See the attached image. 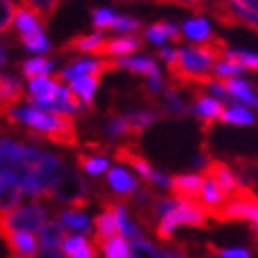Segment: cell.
I'll list each match as a JSON object with an SVG mask.
<instances>
[{
	"label": "cell",
	"mask_w": 258,
	"mask_h": 258,
	"mask_svg": "<svg viewBox=\"0 0 258 258\" xmlns=\"http://www.w3.org/2000/svg\"><path fill=\"white\" fill-rule=\"evenodd\" d=\"M3 121L9 125H21L30 129V136L34 140H45L59 146H77L79 144V134L77 125H74V116L59 114V112H49L36 108L32 104L26 106H15L11 108Z\"/></svg>",
	"instance_id": "6da1fadb"
},
{
	"label": "cell",
	"mask_w": 258,
	"mask_h": 258,
	"mask_svg": "<svg viewBox=\"0 0 258 258\" xmlns=\"http://www.w3.org/2000/svg\"><path fill=\"white\" fill-rule=\"evenodd\" d=\"M224 51H227V45L218 36L203 45L182 47L178 49L176 61L167 66V70L178 85H203L206 87V83L212 79V66L222 59Z\"/></svg>",
	"instance_id": "7a4b0ae2"
},
{
	"label": "cell",
	"mask_w": 258,
	"mask_h": 258,
	"mask_svg": "<svg viewBox=\"0 0 258 258\" xmlns=\"http://www.w3.org/2000/svg\"><path fill=\"white\" fill-rule=\"evenodd\" d=\"M49 201L59 203L61 208L70 210H85L89 206V186L85 178L74 167L66 165V169L59 174L55 184L49 190Z\"/></svg>",
	"instance_id": "3957f363"
},
{
	"label": "cell",
	"mask_w": 258,
	"mask_h": 258,
	"mask_svg": "<svg viewBox=\"0 0 258 258\" xmlns=\"http://www.w3.org/2000/svg\"><path fill=\"white\" fill-rule=\"evenodd\" d=\"M47 222V208L40 201H32L28 206H19L13 212L0 216V237L5 233H38Z\"/></svg>",
	"instance_id": "277c9868"
},
{
	"label": "cell",
	"mask_w": 258,
	"mask_h": 258,
	"mask_svg": "<svg viewBox=\"0 0 258 258\" xmlns=\"http://www.w3.org/2000/svg\"><path fill=\"white\" fill-rule=\"evenodd\" d=\"M112 70H119V66H116V57H87V59H77L68 63L66 68H63L57 79L59 81H74L79 77H100L106 72H112Z\"/></svg>",
	"instance_id": "5b68a950"
},
{
	"label": "cell",
	"mask_w": 258,
	"mask_h": 258,
	"mask_svg": "<svg viewBox=\"0 0 258 258\" xmlns=\"http://www.w3.org/2000/svg\"><path fill=\"white\" fill-rule=\"evenodd\" d=\"M201 176H206L208 180H212L224 195H233L235 190L239 188L241 180L235 171L224 163V161H218V159H208L206 163L201 167Z\"/></svg>",
	"instance_id": "8992f818"
},
{
	"label": "cell",
	"mask_w": 258,
	"mask_h": 258,
	"mask_svg": "<svg viewBox=\"0 0 258 258\" xmlns=\"http://www.w3.org/2000/svg\"><path fill=\"white\" fill-rule=\"evenodd\" d=\"M114 159L119 161V163H125L132 167L136 174L142 178V182H146V184L153 186V180H155V171L153 165L148 163V159L140 153V150L134 146V144H121L114 148Z\"/></svg>",
	"instance_id": "52a82bcc"
},
{
	"label": "cell",
	"mask_w": 258,
	"mask_h": 258,
	"mask_svg": "<svg viewBox=\"0 0 258 258\" xmlns=\"http://www.w3.org/2000/svg\"><path fill=\"white\" fill-rule=\"evenodd\" d=\"M190 98H192V112L203 121V127H212L220 119V114L224 110V106L220 100L212 98L210 93H203L197 87H190Z\"/></svg>",
	"instance_id": "ba28073f"
},
{
	"label": "cell",
	"mask_w": 258,
	"mask_h": 258,
	"mask_svg": "<svg viewBox=\"0 0 258 258\" xmlns=\"http://www.w3.org/2000/svg\"><path fill=\"white\" fill-rule=\"evenodd\" d=\"M203 178L201 174H178L169 178V190L171 197L176 199H190V201H199L201 197V188H203Z\"/></svg>",
	"instance_id": "9c48e42d"
},
{
	"label": "cell",
	"mask_w": 258,
	"mask_h": 258,
	"mask_svg": "<svg viewBox=\"0 0 258 258\" xmlns=\"http://www.w3.org/2000/svg\"><path fill=\"white\" fill-rule=\"evenodd\" d=\"M142 47V38L136 34H123L116 38H104L98 57H127Z\"/></svg>",
	"instance_id": "30bf717a"
},
{
	"label": "cell",
	"mask_w": 258,
	"mask_h": 258,
	"mask_svg": "<svg viewBox=\"0 0 258 258\" xmlns=\"http://www.w3.org/2000/svg\"><path fill=\"white\" fill-rule=\"evenodd\" d=\"M61 87V81L57 77H36L28 83V95L32 104H49L55 100V95Z\"/></svg>",
	"instance_id": "8fae6325"
},
{
	"label": "cell",
	"mask_w": 258,
	"mask_h": 258,
	"mask_svg": "<svg viewBox=\"0 0 258 258\" xmlns=\"http://www.w3.org/2000/svg\"><path fill=\"white\" fill-rule=\"evenodd\" d=\"M108 186L114 192L112 197L127 203L138 190V180L123 167H108Z\"/></svg>",
	"instance_id": "7c38bea8"
},
{
	"label": "cell",
	"mask_w": 258,
	"mask_h": 258,
	"mask_svg": "<svg viewBox=\"0 0 258 258\" xmlns=\"http://www.w3.org/2000/svg\"><path fill=\"white\" fill-rule=\"evenodd\" d=\"M24 100H26V91H24L21 81L11 77V74H0V102H3V114H0V119L11 108L19 106Z\"/></svg>",
	"instance_id": "4fadbf2b"
},
{
	"label": "cell",
	"mask_w": 258,
	"mask_h": 258,
	"mask_svg": "<svg viewBox=\"0 0 258 258\" xmlns=\"http://www.w3.org/2000/svg\"><path fill=\"white\" fill-rule=\"evenodd\" d=\"M13 258H34L38 250V241L32 233H5L3 237Z\"/></svg>",
	"instance_id": "5bb4252c"
},
{
	"label": "cell",
	"mask_w": 258,
	"mask_h": 258,
	"mask_svg": "<svg viewBox=\"0 0 258 258\" xmlns=\"http://www.w3.org/2000/svg\"><path fill=\"white\" fill-rule=\"evenodd\" d=\"M220 83H222L224 91H227L235 102H239V104H243V106H252V108H258V91L254 89L252 83L243 81V79H239V77H235V79H224V81H220Z\"/></svg>",
	"instance_id": "9a60e30c"
},
{
	"label": "cell",
	"mask_w": 258,
	"mask_h": 258,
	"mask_svg": "<svg viewBox=\"0 0 258 258\" xmlns=\"http://www.w3.org/2000/svg\"><path fill=\"white\" fill-rule=\"evenodd\" d=\"M57 220H59L66 229L74 231V235H85V237H87V235L93 231V227H91V218H89L83 210L59 208V212H57Z\"/></svg>",
	"instance_id": "2e32d148"
},
{
	"label": "cell",
	"mask_w": 258,
	"mask_h": 258,
	"mask_svg": "<svg viewBox=\"0 0 258 258\" xmlns=\"http://www.w3.org/2000/svg\"><path fill=\"white\" fill-rule=\"evenodd\" d=\"M59 248L66 258H98V248L85 235H68Z\"/></svg>",
	"instance_id": "e0dca14e"
},
{
	"label": "cell",
	"mask_w": 258,
	"mask_h": 258,
	"mask_svg": "<svg viewBox=\"0 0 258 258\" xmlns=\"http://www.w3.org/2000/svg\"><path fill=\"white\" fill-rule=\"evenodd\" d=\"M104 34L102 32H93V34H81L70 38L66 45L61 47V53H91V55H98V51L104 42Z\"/></svg>",
	"instance_id": "ac0fdd59"
},
{
	"label": "cell",
	"mask_w": 258,
	"mask_h": 258,
	"mask_svg": "<svg viewBox=\"0 0 258 258\" xmlns=\"http://www.w3.org/2000/svg\"><path fill=\"white\" fill-rule=\"evenodd\" d=\"M116 66L129 70L134 74H142V77L148 79H155L161 77V70H159V63L150 57H142V55H136V57H116Z\"/></svg>",
	"instance_id": "d6986e66"
},
{
	"label": "cell",
	"mask_w": 258,
	"mask_h": 258,
	"mask_svg": "<svg viewBox=\"0 0 258 258\" xmlns=\"http://www.w3.org/2000/svg\"><path fill=\"white\" fill-rule=\"evenodd\" d=\"M68 235H70L68 229L63 227V224H61L57 218L47 220V222L40 227V231H38L40 248H59Z\"/></svg>",
	"instance_id": "ffe728a7"
},
{
	"label": "cell",
	"mask_w": 258,
	"mask_h": 258,
	"mask_svg": "<svg viewBox=\"0 0 258 258\" xmlns=\"http://www.w3.org/2000/svg\"><path fill=\"white\" fill-rule=\"evenodd\" d=\"M144 36L148 42H153V45H165L167 40H182V32L178 30L176 24H171V21H159V24H153V26H148L146 32H144Z\"/></svg>",
	"instance_id": "44dd1931"
},
{
	"label": "cell",
	"mask_w": 258,
	"mask_h": 258,
	"mask_svg": "<svg viewBox=\"0 0 258 258\" xmlns=\"http://www.w3.org/2000/svg\"><path fill=\"white\" fill-rule=\"evenodd\" d=\"M182 36H186L188 40L197 42V45H203V42H210V40L216 38L214 32H212L210 21L206 17H201V15L184 21V26H182Z\"/></svg>",
	"instance_id": "7402d4cb"
},
{
	"label": "cell",
	"mask_w": 258,
	"mask_h": 258,
	"mask_svg": "<svg viewBox=\"0 0 258 258\" xmlns=\"http://www.w3.org/2000/svg\"><path fill=\"white\" fill-rule=\"evenodd\" d=\"M21 199H24L21 188L11 178L0 176V216H5V214L19 208Z\"/></svg>",
	"instance_id": "603a6c76"
},
{
	"label": "cell",
	"mask_w": 258,
	"mask_h": 258,
	"mask_svg": "<svg viewBox=\"0 0 258 258\" xmlns=\"http://www.w3.org/2000/svg\"><path fill=\"white\" fill-rule=\"evenodd\" d=\"M98 85H100V77H79L70 81V89L81 100L85 108H93V95H95Z\"/></svg>",
	"instance_id": "cb8c5ba5"
},
{
	"label": "cell",
	"mask_w": 258,
	"mask_h": 258,
	"mask_svg": "<svg viewBox=\"0 0 258 258\" xmlns=\"http://www.w3.org/2000/svg\"><path fill=\"white\" fill-rule=\"evenodd\" d=\"M13 24H15V30L21 34H30V32H38L42 30V21L36 17V13L32 9H28L26 5L21 7H15V17H13Z\"/></svg>",
	"instance_id": "d4e9b609"
},
{
	"label": "cell",
	"mask_w": 258,
	"mask_h": 258,
	"mask_svg": "<svg viewBox=\"0 0 258 258\" xmlns=\"http://www.w3.org/2000/svg\"><path fill=\"white\" fill-rule=\"evenodd\" d=\"M77 167L83 169L89 176H100L104 171H108L110 163L104 155H93V153H79L77 155Z\"/></svg>",
	"instance_id": "484cf974"
},
{
	"label": "cell",
	"mask_w": 258,
	"mask_h": 258,
	"mask_svg": "<svg viewBox=\"0 0 258 258\" xmlns=\"http://www.w3.org/2000/svg\"><path fill=\"white\" fill-rule=\"evenodd\" d=\"M53 66H55V63H53L51 59L38 55V57H30L26 61H21L19 63V72L24 74L28 81H32L36 77H47V74L53 70Z\"/></svg>",
	"instance_id": "4316f807"
},
{
	"label": "cell",
	"mask_w": 258,
	"mask_h": 258,
	"mask_svg": "<svg viewBox=\"0 0 258 258\" xmlns=\"http://www.w3.org/2000/svg\"><path fill=\"white\" fill-rule=\"evenodd\" d=\"M125 119H127L129 127H132L134 138L138 140L140 136H142V132H144L146 127H150L153 123H157L161 119V114L155 112V110H136V112L125 114Z\"/></svg>",
	"instance_id": "83f0119b"
},
{
	"label": "cell",
	"mask_w": 258,
	"mask_h": 258,
	"mask_svg": "<svg viewBox=\"0 0 258 258\" xmlns=\"http://www.w3.org/2000/svg\"><path fill=\"white\" fill-rule=\"evenodd\" d=\"M218 121L231 123V125H252L256 121V116L248 108H245L243 104H235V106H231L229 110H222Z\"/></svg>",
	"instance_id": "f1b7e54d"
},
{
	"label": "cell",
	"mask_w": 258,
	"mask_h": 258,
	"mask_svg": "<svg viewBox=\"0 0 258 258\" xmlns=\"http://www.w3.org/2000/svg\"><path fill=\"white\" fill-rule=\"evenodd\" d=\"M106 134H108L110 138L114 140H123V138H134V132H132V127H129L127 119H125V114H110L108 116V121H106Z\"/></svg>",
	"instance_id": "f546056e"
},
{
	"label": "cell",
	"mask_w": 258,
	"mask_h": 258,
	"mask_svg": "<svg viewBox=\"0 0 258 258\" xmlns=\"http://www.w3.org/2000/svg\"><path fill=\"white\" fill-rule=\"evenodd\" d=\"M222 59H229L233 63H237L241 70H254V72H258V55H256V53L227 49V51H224V55H222Z\"/></svg>",
	"instance_id": "4dcf8cb0"
},
{
	"label": "cell",
	"mask_w": 258,
	"mask_h": 258,
	"mask_svg": "<svg viewBox=\"0 0 258 258\" xmlns=\"http://www.w3.org/2000/svg\"><path fill=\"white\" fill-rule=\"evenodd\" d=\"M19 40H21V45H24L28 51H32V53H47L51 49V42L47 40V36H45V32L42 30L30 32V34H21Z\"/></svg>",
	"instance_id": "1f68e13d"
},
{
	"label": "cell",
	"mask_w": 258,
	"mask_h": 258,
	"mask_svg": "<svg viewBox=\"0 0 258 258\" xmlns=\"http://www.w3.org/2000/svg\"><path fill=\"white\" fill-rule=\"evenodd\" d=\"M163 95H165V110L169 112V114H176V116H182V114H186L190 108L188 106L182 102V98H180V93H178V85L174 87V85H169V87L163 91Z\"/></svg>",
	"instance_id": "d6a6232c"
},
{
	"label": "cell",
	"mask_w": 258,
	"mask_h": 258,
	"mask_svg": "<svg viewBox=\"0 0 258 258\" xmlns=\"http://www.w3.org/2000/svg\"><path fill=\"white\" fill-rule=\"evenodd\" d=\"M127 258H161V250H157L153 243L144 237L134 239L129 243V256Z\"/></svg>",
	"instance_id": "836d02e7"
},
{
	"label": "cell",
	"mask_w": 258,
	"mask_h": 258,
	"mask_svg": "<svg viewBox=\"0 0 258 258\" xmlns=\"http://www.w3.org/2000/svg\"><path fill=\"white\" fill-rule=\"evenodd\" d=\"M63 3V0H32L28 5V9H32L36 13V17L45 24V21L51 19V15L57 11V7Z\"/></svg>",
	"instance_id": "e575fe53"
},
{
	"label": "cell",
	"mask_w": 258,
	"mask_h": 258,
	"mask_svg": "<svg viewBox=\"0 0 258 258\" xmlns=\"http://www.w3.org/2000/svg\"><path fill=\"white\" fill-rule=\"evenodd\" d=\"M206 254L212 258H252L243 248H220L216 243H206Z\"/></svg>",
	"instance_id": "d590c367"
},
{
	"label": "cell",
	"mask_w": 258,
	"mask_h": 258,
	"mask_svg": "<svg viewBox=\"0 0 258 258\" xmlns=\"http://www.w3.org/2000/svg\"><path fill=\"white\" fill-rule=\"evenodd\" d=\"M212 72H214V79L224 81V79H235V77H239L243 70L237 66V63H233V61H229V59H218V61L212 66Z\"/></svg>",
	"instance_id": "8d00e7d4"
},
{
	"label": "cell",
	"mask_w": 258,
	"mask_h": 258,
	"mask_svg": "<svg viewBox=\"0 0 258 258\" xmlns=\"http://www.w3.org/2000/svg\"><path fill=\"white\" fill-rule=\"evenodd\" d=\"M116 19V13L112 9H106V7H100V9H93V26L98 32L102 30H110L112 24Z\"/></svg>",
	"instance_id": "74e56055"
},
{
	"label": "cell",
	"mask_w": 258,
	"mask_h": 258,
	"mask_svg": "<svg viewBox=\"0 0 258 258\" xmlns=\"http://www.w3.org/2000/svg\"><path fill=\"white\" fill-rule=\"evenodd\" d=\"M142 28V24H140V19L136 17H129V15H116L114 24L110 30L114 32H121V34H136V32Z\"/></svg>",
	"instance_id": "f35d334b"
},
{
	"label": "cell",
	"mask_w": 258,
	"mask_h": 258,
	"mask_svg": "<svg viewBox=\"0 0 258 258\" xmlns=\"http://www.w3.org/2000/svg\"><path fill=\"white\" fill-rule=\"evenodd\" d=\"M15 17V5L11 0H0V36L7 34L9 28L13 26Z\"/></svg>",
	"instance_id": "ab89813d"
},
{
	"label": "cell",
	"mask_w": 258,
	"mask_h": 258,
	"mask_svg": "<svg viewBox=\"0 0 258 258\" xmlns=\"http://www.w3.org/2000/svg\"><path fill=\"white\" fill-rule=\"evenodd\" d=\"M159 3H174L186 9H195V11H203L206 9V0H159Z\"/></svg>",
	"instance_id": "60d3db41"
},
{
	"label": "cell",
	"mask_w": 258,
	"mask_h": 258,
	"mask_svg": "<svg viewBox=\"0 0 258 258\" xmlns=\"http://www.w3.org/2000/svg\"><path fill=\"white\" fill-rule=\"evenodd\" d=\"M146 93L148 95H159L161 91H163V81H161V77H155V79H148V83H146Z\"/></svg>",
	"instance_id": "b9f144b4"
},
{
	"label": "cell",
	"mask_w": 258,
	"mask_h": 258,
	"mask_svg": "<svg viewBox=\"0 0 258 258\" xmlns=\"http://www.w3.org/2000/svg\"><path fill=\"white\" fill-rule=\"evenodd\" d=\"M229 3L237 5V7H243V9H248V11H252V13L258 15V0H229Z\"/></svg>",
	"instance_id": "7bdbcfd3"
},
{
	"label": "cell",
	"mask_w": 258,
	"mask_h": 258,
	"mask_svg": "<svg viewBox=\"0 0 258 258\" xmlns=\"http://www.w3.org/2000/svg\"><path fill=\"white\" fill-rule=\"evenodd\" d=\"M7 66V47L0 45V68Z\"/></svg>",
	"instance_id": "ee69618b"
},
{
	"label": "cell",
	"mask_w": 258,
	"mask_h": 258,
	"mask_svg": "<svg viewBox=\"0 0 258 258\" xmlns=\"http://www.w3.org/2000/svg\"><path fill=\"white\" fill-rule=\"evenodd\" d=\"M21 3H24V5H26V7H28V5H30V3H32V0H21Z\"/></svg>",
	"instance_id": "f6af8a7d"
},
{
	"label": "cell",
	"mask_w": 258,
	"mask_h": 258,
	"mask_svg": "<svg viewBox=\"0 0 258 258\" xmlns=\"http://www.w3.org/2000/svg\"><path fill=\"white\" fill-rule=\"evenodd\" d=\"M0 114H3V102H0Z\"/></svg>",
	"instance_id": "bcb514c9"
},
{
	"label": "cell",
	"mask_w": 258,
	"mask_h": 258,
	"mask_svg": "<svg viewBox=\"0 0 258 258\" xmlns=\"http://www.w3.org/2000/svg\"><path fill=\"white\" fill-rule=\"evenodd\" d=\"M256 248H258V241H256Z\"/></svg>",
	"instance_id": "7dc6e473"
},
{
	"label": "cell",
	"mask_w": 258,
	"mask_h": 258,
	"mask_svg": "<svg viewBox=\"0 0 258 258\" xmlns=\"http://www.w3.org/2000/svg\"><path fill=\"white\" fill-rule=\"evenodd\" d=\"M0 138H3V136H0Z\"/></svg>",
	"instance_id": "c3c4849f"
}]
</instances>
